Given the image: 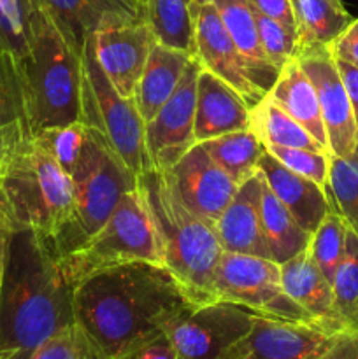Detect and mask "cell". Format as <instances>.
Here are the masks:
<instances>
[{
	"instance_id": "obj_1",
	"label": "cell",
	"mask_w": 358,
	"mask_h": 359,
	"mask_svg": "<svg viewBox=\"0 0 358 359\" xmlns=\"http://www.w3.org/2000/svg\"><path fill=\"white\" fill-rule=\"evenodd\" d=\"M193 307L165 266L126 263L84 277L74 287L76 325L102 359H123L165 333Z\"/></svg>"
},
{
	"instance_id": "obj_2",
	"label": "cell",
	"mask_w": 358,
	"mask_h": 359,
	"mask_svg": "<svg viewBox=\"0 0 358 359\" xmlns=\"http://www.w3.org/2000/svg\"><path fill=\"white\" fill-rule=\"evenodd\" d=\"M74 287L51 242L35 231L11 233L0 287V359H30L76 325Z\"/></svg>"
},
{
	"instance_id": "obj_3",
	"label": "cell",
	"mask_w": 358,
	"mask_h": 359,
	"mask_svg": "<svg viewBox=\"0 0 358 359\" xmlns=\"http://www.w3.org/2000/svg\"><path fill=\"white\" fill-rule=\"evenodd\" d=\"M28 34L18 60L25 121L32 133L81 118V49L39 0H27Z\"/></svg>"
},
{
	"instance_id": "obj_4",
	"label": "cell",
	"mask_w": 358,
	"mask_h": 359,
	"mask_svg": "<svg viewBox=\"0 0 358 359\" xmlns=\"http://www.w3.org/2000/svg\"><path fill=\"white\" fill-rule=\"evenodd\" d=\"M139 182L160 233L164 266L193 305L216 302L214 276L225 251L214 224L186 209L158 172L140 175Z\"/></svg>"
},
{
	"instance_id": "obj_5",
	"label": "cell",
	"mask_w": 358,
	"mask_h": 359,
	"mask_svg": "<svg viewBox=\"0 0 358 359\" xmlns=\"http://www.w3.org/2000/svg\"><path fill=\"white\" fill-rule=\"evenodd\" d=\"M72 212V179L32 133L0 179V226L9 233L35 231L53 245Z\"/></svg>"
},
{
	"instance_id": "obj_6",
	"label": "cell",
	"mask_w": 358,
	"mask_h": 359,
	"mask_svg": "<svg viewBox=\"0 0 358 359\" xmlns=\"http://www.w3.org/2000/svg\"><path fill=\"white\" fill-rule=\"evenodd\" d=\"M137 262L164 266L160 233L140 182L123 196L91 237L60 256L63 272L74 286L95 272Z\"/></svg>"
},
{
	"instance_id": "obj_7",
	"label": "cell",
	"mask_w": 358,
	"mask_h": 359,
	"mask_svg": "<svg viewBox=\"0 0 358 359\" xmlns=\"http://www.w3.org/2000/svg\"><path fill=\"white\" fill-rule=\"evenodd\" d=\"M70 179L74 212L70 223L53 244L58 256L74 251L91 237L114 212L123 196L139 186V177L93 132H90Z\"/></svg>"
},
{
	"instance_id": "obj_8",
	"label": "cell",
	"mask_w": 358,
	"mask_h": 359,
	"mask_svg": "<svg viewBox=\"0 0 358 359\" xmlns=\"http://www.w3.org/2000/svg\"><path fill=\"white\" fill-rule=\"evenodd\" d=\"M81 118L137 177L151 172L144 142V121L132 98L114 90L95 56L91 35L81 49Z\"/></svg>"
},
{
	"instance_id": "obj_9",
	"label": "cell",
	"mask_w": 358,
	"mask_h": 359,
	"mask_svg": "<svg viewBox=\"0 0 358 359\" xmlns=\"http://www.w3.org/2000/svg\"><path fill=\"white\" fill-rule=\"evenodd\" d=\"M214 298L253 314L318 326L288 297L281 284L279 265L269 258L223 252L214 276Z\"/></svg>"
},
{
	"instance_id": "obj_10",
	"label": "cell",
	"mask_w": 358,
	"mask_h": 359,
	"mask_svg": "<svg viewBox=\"0 0 358 359\" xmlns=\"http://www.w3.org/2000/svg\"><path fill=\"white\" fill-rule=\"evenodd\" d=\"M195 46L200 67L230 84L251 107L269 93L279 74L253 63L237 48L211 2L197 4Z\"/></svg>"
},
{
	"instance_id": "obj_11",
	"label": "cell",
	"mask_w": 358,
	"mask_h": 359,
	"mask_svg": "<svg viewBox=\"0 0 358 359\" xmlns=\"http://www.w3.org/2000/svg\"><path fill=\"white\" fill-rule=\"evenodd\" d=\"M251 311L228 302L186 309L165 328L178 359H221L251 330Z\"/></svg>"
},
{
	"instance_id": "obj_12",
	"label": "cell",
	"mask_w": 358,
	"mask_h": 359,
	"mask_svg": "<svg viewBox=\"0 0 358 359\" xmlns=\"http://www.w3.org/2000/svg\"><path fill=\"white\" fill-rule=\"evenodd\" d=\"M200 69H202L200 63L193 58L178 90L144 125V142H146L150 168L158 174L167 172L197 144L193 135V123H195L197 79Z\"/></svg>"
},
{
	"instance_id": "obj_13",
	"label": "cell",
	"mask_w": 358,
	"mask_h": 359,
	"mask_svg": "<svg viewBox=\"0 0 358 359\" xmlns=\"http://www.w3.org/2000/svg\"><path fill=\"white\" fill-rule=\"evenodd\" d=\"M295 58L307 74L318 95L330 154L347 156L358 146L357 125L336 58L329 46L298 49Z\"/></svg>"
},
{
	"instance_id": "obj_14",
	"label": "cell",
	"mask_w": 358,
	"mask_h": 359,
	"mask_svg": "<svg viewBox=\"0 0 358 359\" xmlns=\"http://www.w3.org/2000/svg\"><path fill=\"white\" fill-rule=\"evenodd\" d=\"M339 335L314 325L256 314L251 330L221 359H316Z\"/></svg>"
},
{
	"instance_id": "obj_15",
	"label": "cell",
	"mask_w": 358,
	"mask_h": 359,
	"mask_svg": "<svg viewBox=\"0 0 358 359\" xmlns=\"http://www.w3.org/2000/svg\"><path fill=\"white\" fill-rule=\"evenodd\" d=\"M161 175L186 209L213 224L227 209L239 188L214 163L202 144H195Z\"/></svg>"
},
{
	"instance_id": "obj_16",
	"label": "cell",
	"mask_w": 358,
	"mask_h": 359,
	"mask_svg": "<svg viewBox=\"0 0 358 359\" xmlns=\"http://www.w3.org/2000/svg\"><path fill=\"white\" fill-rule=\"evenodd\" d=\"M95 56L121 97L135 95L147 56L157 44L153 32L144 21L111 25L91 35Z\"/></svg>"
},
{
	"instance_id": "obj_17",
	"label": "cell",
	"mask_w": 358,
	"mask_h": 359,
	"mask_svg": "<svg viewBox=\"0 0 358 359\" xmlns=\"http://www.w3.org/2000/svg\"><path fill=\"white\" fill-rule=\"evenodd\" d=\"M262 188L263 175L258 170L239 186L234 198L214 223L225 252L270 259L263 233Z\"/></svg>"
},
{
	"instance_id": "obj_18",
	"label": "cell",
	"mask_w": 358,
	"mask_h": 359,
	"mask_svg": "<svg viewBox=\"0 0 358 359\" xmlns=\"http://www.w3.org/2000/svg\"><path fill=\"white\" fill-rule=\"evenodd\" d=\"M249 111L251 105L239 91L209 70L200 69L193 123L197 144L249 128Z\"/></svg>"
},
{
	"instance_id": "obj_19",
	"label": "cell",
	"mask_w": 358,
	"mask_h": 359,
	"mask_svg": "<svg viewBox=\"0 0 358 359\" xmlns=\"http://www.w3.org/2000/svg\"><path fill=\"white\" fill-rule=\"evenodd\" d=\"M74 46L111 25L142 21L140 0H39Z\"/></svg>"
},
{
	"instance_id": "obj_20",
	"label": "cell",
	"mask_w": 358,
	"mask_h": 359,
	"mask_svg": "<svg viewBox=\"0 0 358 359\" xmlns=\"http://www.w3.org/2000/svg\"><path fill=\"white\" fill-rule=\"evenodd\" d=\"M258 170L262 172L270 191L281 200L291 216L309 233H312L319 226L323 217L332 210L329 195L323 186L291 172L267 151L260 158Z\"/></svg>"
},
{
	"instance_id": "obj_21",
	"label": "cell",
	"mask_w": 358,
	"mask_h": 359,
	"mask_svg": "<svg viewBox=\"0 0 358 359\" xmlns=\"http://www.w3.org/2000/svg\"><path fill=\"white\" fill-rule=\"evenodd\" d=\"M279 270L283 290L314 319L316 325L326 332L344 333L333 312L332 283L316 266L307 249L281 263Z\"/></svg>"
},
{
	"instance_id": "obj_22",
	"label": "cell",
	"mask_w": 358,
	"mask_h": 359,
	"mask_svg": "<svg viewBox=\"0 0 358 359\" xmlns=\"http://www.w3.org/2000/svg\"><path fill=\"white\" fill-rule=\"evenodd\" d=\"M193 56L167 46L154 44L137 84L133 102L144 125L172 97L188 69Z\"/></svg>"
},
{
	"instance_id": "obj_23",
	"label": "cell",
	"mask_w": 358,
	"mask_h": 359,
	"mask_svg": "<svg viewBox=\"0 0 358 359\" xmlns=\"http://www.w3.org/2000/svg\"><path fill=\"white\" fill-rule=\"evenodd\" d=\"M267 97L300 123L321 146L329 149V139L319 111L318 95L297 58H291L277 74Z\"/></svg>"
},
{
	"instance_id": "obj_24",
	"label": "cell",
	"mask_w": 358,
	"mask_h": 359,
	"mask_svg": "<svg viewBox=\"0 0 358 359\" xmlns=\"http://www.w3.org/2000/svg\"><path fill=\"white\" fill-rule=\"evenodd\" d=\"M195 9L193 0H140L142 21L158 44L195 58Z\"/></svg>"
},
{
	"instance_id": "obj_25",
	"label": "cell",
	"mask_w": 358,
	"mask_h": 359,
	"mask_svg": "<svg viewBox=\"0 0 358 359\" xmlns=\"http://www.w3.org/2000/svg\"><path fill=\"white\" fill-rule=\"evenodd\" d=\"M262 219L270 259L277 265L309 248L311 233L298 224L290 210L270 191L265 179L262 188Z\"/></svg>"
},
{
	"instance_id": "obj_26",
	"label": "cell",
	"mask_w": 358,
	"mask_h": 359,
	"mask_svg": "<svg viewBox=\"0 0 358 359\" xmlns=\"http://www.w3.org/2000/svg\"><path fill=\"white\" fill-rule=\"evenodd\" d=\"M297 30V51L311 46H330L353 21L344 6L332 0H290Z\"/></svg>"
},
{
	"instance_id": "obj_27",
	"label": "cell",
	"mask_w": 358,
	"mask_h": 359,
	"mask_svg": "<svg viewBox=\"0 0 358 359\" xmlns=\"http://www.w3.org/2000/svg\"><path fill=\"white\" fill-rule=\"evenodd\" d=\"M249 128L262 140L263 146L302 147V149L330 153L300 123L295 121L267 95L249 111Z\"/></svg>"
},
{
	"instance_id": "obj_28",
	"label": "cell",
	"mask_w": 358,
	"mask_h": 359,
	"mask_svg": "<svg viewBox=\"0 0 358 359\" xmlns=\"http://www.w3.org/2000/svg\"><path fill=\"white\" fill-rule=\"evenodd\" d=\"M214 163L237 186L258 172V163L265 146L251 128L225 133L202 142Z\"/></svg>"
},
{
	"instance_id": "obj_29",
	"label": "cell",
	"mask_w": 358,
	"mask_h": 359,
	"mask_svg": "<svg viewBox=\"0 0 358 359\" xmlns=\"http://www.w3.org/2000/svg\"><path fill=\"white\" fill-rule=\"evenodd\" d=\"M325 191L332 209L358 235V146L347 156L330 154Z\"/></svg>"
},
{
	"instance_id": "obj_30",
	"label": "cell",
	"mask_w": 358,
	"mask_h": 359,
	"mask_svg": "<svg viewBox=\"0 0 358 359\" xmlns=\"http://www.w3.org/2000/svg\"><path fill=\"white\" fill-rule=\"evenodd\" d=\"M333 312L344 332H358V235L347 230L346 252L332 280Z\"/></svg>"
},
{
	"instance_id": "obj_31",
	"label": "cell",
	"mask_w": 358,
	"mask_h": 359,
	"mask_svg": "<svg viewBox=\"0 0 358 359\" xmlns=\"http://www.w3.org/2000/svg\"><path fill=\"white\" fill-rule=\"evenodd\" d=\"M207 2L213 4L237 48L253 63L263 67V69L276 70L267 62L265 55L260 48L255 11L249 6L248 0H207ZM276 72H279V70H276Z\"/></svg>"
},
{
	"instance_id": "obj_32",
	"label": "cell",
	"mask_w": 358,
	"mask_h": 359,
	"mask_svg": "<svg viewBox=\"0 0 358 359\" xmlns=\"http://www.w3.org/2000/svg\"><path fill=\"white\" fill-rule=\"evenodd\" d=\"M350 226L346 221L337 214L336 210H330L319 226L311 233V242H309V255L312 262L316 263L323 276L332 283L336 277L337 269H339L343 256L346 252V238Z\"/></svg>"
},
{
	"instance_id": "obj_33",
	"label": "cell",
	"mask_w": 358,
	"mask_h": 359,
	"mask_svg": "<svg viewBox=\"0 0 358 359\" xmlns=\"http://www.w3.org/2000/svg\"><path fill=\"white\" fill-rule=\"evenodd\" d=\"M34 135L46 147V151L55 158L62 170L70 175L83 154L84 144L90 137V130L81 121H76L72 125L39 130Z\"/></svg>"
},
{
	"instance_id": "obj_34",
	"label": "cell",
	"mask_w": 358,
	"mask_h": 359,
	"mask_svg": "<svg viewBox=\"0 0 358 359\" xmlns=\"http://www.w3.org/2000/svg\"><path fill=\"white\" fill-rule=\"evenodd\" d=\"M255 21L260 48H262L267 62L276 70H281L297 55V30L281 21L272 20V18L263 16L256 11Z\"/></svg>"
},
{
	"instance_id": "obj_35",
	"label": "cell",
	"mask_w": 358,
	"mask_h": 359,
	"mask_svg": "<svg viewBox=\"0 0 358 359\" xmlns=\"http://www.w3.org/2000/svg\"><path fill=\"white\" fill-rule=\"evenodd\" d=\"M25 119L23 90L18 60L0 46V126Z\"/></svg>"
},
{
	"instance_id": "obj_36",
	"label": "cell",
	"mask_w": 358,
	"mask_h": 359,
	"mask_svg": "<svg viewBox=\"0 0 358 359\" xmlns=\"http://www.w3.org/2000/svg\"><path fill=\"white\" fill-rule=\"evenodd\" d=\"M265 151L272 154L279 163L290 168L295 174H300L311 181L318 182L325 188L329 179L330 153L321 151H309L302 147H284V146H265Z\"/></svg>"
},
{
	"instance_id": "obj_37",
	"label": "cell",
	"mask_w": 358,
	"mask_h": 359,
	"mask_svg": "<svg viewBox=\"0 0 358 359\" xmlns=\"http://www.w3.org/2000/svg\"><path fill=\"white\" fill-rule=\"evenodd\" d=\"M30 359H102L77 325L69 326L46 340Z\"/></svg>"
},
{
	"instance_id": "obj_38",
	"label": "cell",
	"mask_w": 358,
	"mask_h": 359,
	"mask_svg": "<svg viewBox=\"0 0 358 359\" xmlns=\"http://www.w3.org/2000/svg\"><path fill=\"white\" fill-rule=\"evenodd\" d=\"M30 135L32 132L25 119L0 126V179L9 170Z\"/></svg>"
},
{
	"instance_id": "obj_39",
	"label": "cell",
	"mask_w": 358,
	"mask_h": 359,
	"mask_svg": "<svg viewBox=\"0 0 358 359\" xmlns=\"http://www.w3.org/2000/svg\"><path fill=\"white\" fill-rule=\"evenodd\" d=\"M329 49L333 58L358 69V18L344 28L343 34L329 46Z\"/></svg>"
},
{
	"instance_id": "obj_40",
	"label": "cell",
	"mask_w": 358,
	"mask_h": 359,
	"mask_svg": "<svg viewBox=\"0 0 358 359\" xmlns=\"http://www.w3.org/2000/svg\"><path fill=\"white\" fill-rule=\"evenodd\" d=\"M123 359H178V354H175L168 337L161 333V335L151 339L150 342L137 347L135 351H132Z\"/></svg>"
},
{
	"instance_id": "obj_41",
	"label": "cell",
	"mask_w": 358,
	"mask_h": 359,
	"mask_svg": "<svg viewBox=\"0 0 358 359\" xmlns=\"http://www.w3.org/2000/svg\"><path fill=\"white\" fill-rule=\"evenodd\" d=\"M249 6L256 11V13L269 16L272 20L281 21V23L288 25V27L295 28L293 11H291L290 0H248Z\"/></svg>"
},
{
	"instance_id": "obj_42",
	"label": "cell",
	"mask_w": 358,
	"mask_h": 359,
	"mask_svg": "<svg viewBox=\"0 0 358 359\" xmlns=\"http://www.w3.org/2000/svg\"><path fill=\"white\" fill-rule=\"evenodd\" d=\"M316 359H358V332H344Z\"/></svg>"
},
{
	"instance_id": "obj_43",
	"label": "cell",
	"mask_w": 358,
	"mask_h": 359,
	"mask_svg": "<svg viewBox=\"0 0 358 359\" xmlns=\"http://www.w3.org/2000/svg\"><path fill=\"white\" fill-rule=\"evenodd\" d=\"M336 62H337V69H339L340 77H343L344 88H346L347 98H350L354 125H357V137H358V69L357 67L350 65V63L340 62V60H336Z\"/></svg>"
},
{
	"instance_id": "obj_44",
	"label": "cell",
	"mask_w": 358,
	"mask_h": 359,
	"mask_svg": "<svg viewBox=\"0 0 358 359\" xmlns=\"http://www.w3.org/2000/svg\"><path fill=\"white\" fill-rule=\"evenodd\" d=\"M9 231L0 226V287L4 280V270H6V256H7V244H9Z\"/></svg>"
},
{
	"instance_id": "obj_45",
	"label": "cell",
	"mask_w": 358,
	"mask_h": 359,
	"mask_svg": "<svg viewBox=\"0 0 358 359\" xmlns=\"http://www.w3.org/2000/svg\"><path fill=\"white\" fill-rule=\"evenodd\" d=\"M333 4H337V6H343V0H332Z\"/></svg>"
},
{
	"instance_id": "obj_46",
	"label": "cell",
	"mask_w": 358,
	"mask_h": 359,
	"mask_svg": "<svg viewBox=\"0 0 358 359\" xmlns=\"http://www.w3.org/2000/svg\"><path fill=\"white\" fill-rule=\"evenodd\" d=\"M193 2H195V4H204V2H207V0H193Z\"/></svg>"
}]
</instances>
